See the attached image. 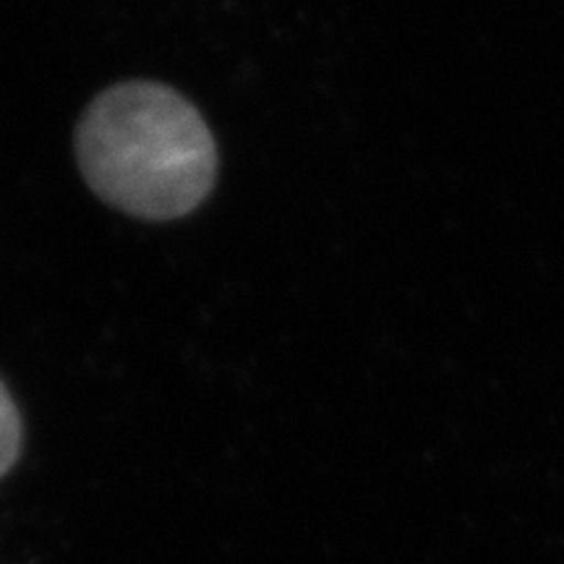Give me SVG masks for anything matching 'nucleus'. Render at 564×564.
<instances>
[{
	"mask_svg": "<svg viewBox=\"0 0 564 564\" xmlns=\"http://www.w3.org/2000/svg\"><path fill=\"white\" fill-rule=\"evenodd\" d=\"M21 449V419L11 392L0 382V476L11 470Z\"/></svg>",
	"mask_w": 564,
	"mask_h": 564,
	"instance_id": "2",
	"label": "nucleus"
},
{
	"mask_svg": "<svg viewBox=\"0 0 564 564\" xmlns=\"http://www.w3.org/2000/svg\"><path fill=\"white\" fill-rule=\"evenodd\" d=\"M74 150L91 192L139 220H178L207 199L217 178L207 121L158 82L100 91L79 118Z\"/></svg>",
	"mask_w": 564,
	"mask_h": 564,
	"instance_id": "1",
	"label": "nucleus"
}]
</instances>
